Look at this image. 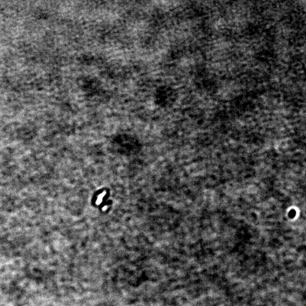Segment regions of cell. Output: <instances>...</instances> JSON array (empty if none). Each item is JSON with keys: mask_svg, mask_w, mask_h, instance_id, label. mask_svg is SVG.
Instances as JSON below:
<instances>
[{"mask_svg": "<svg viewBox=\"0 0 306 306\" xmlns=\"http://www.w3.org/2000/svg\"><path fill=\"white\" fill-rule=\"evenodd\" d=\"M105 193H106V192H104L101 193V194H100V195L98 196V198H97V200L96 201V205H100V203L102 202L103 198V197H104V196H105Z\"/></svg>", "mask_w": 306, "mask_h": 306, "instance_id": "cell-1", "label": "cell"}, {"mask_svg": "<svg viewBox=\"0 0 306 306\" xmlns=\"http://www.w3.org/2000/svg\"><path fill=\"white\" fill-rule=\"evenodd\" d=\"M107 208H108V206H104L103 207V209H102V210H103V211H105V210H106L107 209Z\"/></svg>", "mask_w": 306, "mask_h": 306, "instance_id": "cell-2", "label": "cell"}]
</instances>
